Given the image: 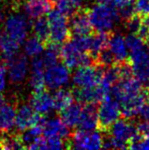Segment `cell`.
Returning <instances> with one entry per match:
<instances>
[{"mask_svg": "<svg viewBox=\"0 0 149 150\" xmlns=\"http://www.w3.org/2000/svg\"><path fill=\"white\" fill-rule=\"evenodd\" d=\"M121 116V108L118 101L108 97L102 102L98 108V125L97 128L101 133H105Z\"/></svg>", "mask_w": 149, "mask_h": 150, "instance_id": "277c9868", "label": "cell"}, {"mask_svg": "<svg viewBox=\"0 0 149 150\" xmlns=\"http://www.w3.org/2000/svg\"><path fill=\"white\" fill-rule=\"evenodd\" d=\"M43 135L46 138L57 137L63 140H69L72 133L70 128L66 125L59 118H52L49 121H46L43 125Z\"/></svg>", "mask_w": 149, "mask_h": 150, "instance_id": "2e32d148", "label": "cell"}, {"mask_svg": "<svg viewBox=\"0 0 149 150\" xmlns=\"http://www.w3.org/2000/svg\"><path fill=\"white\" fill-rule=\"evenodd\" d=\"M147 93L144 88L137 95L121 102V116L125 119H133L139 114L142 106L147 102Z\"/></svg>", "mask_w": 149, "mask_h": 150, "instance_id": "5bb4252c", "label": "cell"}, {"mask_svg": "<svg viewBox=\"0 0 149 150\" xmlns=\"http://www.w3.org/2000/svg\"><path fill=\"white\" fill-rule=\"evenodd\" d=\"M49 1L50 2V4H52V6H54L58 1H59V0H49Z\"/></svg>", "mask_w": 149, "mask_h": 150, "instance_id": "b9f144b4", "label": "cell"}, {"mask_svg": "<svg viewBox=\"0 0 149 150\" xmlns=\"http://www.w3.org/2000/svg\"><path fill=\"white\" fill-rule=\"evenodd\" d=\"M5 97H4L3 95H2V94L1 93H0V108H1V106H2V105L4 104V102H5Z\"/></svg>", "mask_w": 149, "mask_h": 150, "instance_id": "ab89813d", "label": "cell"}, {"mask_svg": "<svg viewBox=\"0 0 149 150\" xmlns=\"http://www.w3.org/2000/svg\"><path fill=\"white\" fill-rule=\"evenodd\" d=\"M44 70L39 69H31V73L30 76L29 84L33 91H39L45 88V78H44Z\"/></svg>", "mask_w": 149, "mask_h": 150, "instance_id": "f546056e", "label": "cell"}, {"mask_svg": "<svg viewBox=\"0 0 149 150\" xmlns=\"http://www.w3.org/2000/svg\"><path fill=\"white\" fill-rule=\"evenodd\" d=\"M6 71L7 67L4 63L0 62V93H1L6 86Z\"/></svg>", "mask_w": 149, "mask_h": 150, "instance_id": "8d00e7d4", "label": "cell"}, {"mask_svg": "<svg viewBox=\"0 0 149 150\" xmlns=\"http://www.w3.org/2000/svg\"><path fill=\"white\" fill-rule=\"evenodd\" d=\"M136 127H137V132H138L139 135H141L143 138H146V139H149V123H147L145 121L141 122V123H137Z\"/></svg>", "mask_w": 149, "mask_h": 150, "instance_id": "d590c367", "label": "cell"}, {"mask_svg": "<svg viewBox=\"0 0 149 150\" xmlns=\"http://www.w3.org/2000/svg\"><path fill=\"white\" fill-rule=\"evenodd\" d=\"M9 80L13 85L22 84L28 73V59L24 54H16L6 64Z\"/></svg>", "mask_w": 149, "mask_h": 150, "instance_id": "4fadbf2b", "label": "cell"}, {"mask_svg": "<svg viewBox=\"0 0 149 150\" xmlns=\"http://www.w3.org/2000/svg\"><path fill=\"white\" fill-rule=\"evenodd\" d=\"M49 25V41L63 44L71 38L68 17L63 14L57 9H52L48 13Z\"/></svg>", "mask_w": 149, "mask_h": 150, "instance_id": "7a4b0ae2", "label": "cell"}, {"mask_svg": "<svg viewBox=\"0 0 149 150\" xmlns=\"http://www.w3.org/2000/svg\"><path fill=\"white\" fill-rule=\"evenodd\" d=\"M124 41H125V45H126L127 49L130 51L138 50L143 47V41L142 39H140L136 34H133V33L128 34L127 36L124 38Z\"/></svg>", "mask_w": 149, "mask_h": 150, "instance_id": "836d02e7", "label": "cell"}, {"mask_svg": "<svg viewBox=\"0 0 149 150\" xmlns=\"http://www.w3.org/2000/svg\"><path fill=\"white\" fill-rule=\"evenodd\" d=\"M43 135V126L33 125L19 132L21 143L24 148H30L33 144L40 139Z\"/></svg>", "mask_w": 149, "mask_h": 150, "instance_id": "d4e9b609", "label": "cell"}, {"mask_svg": "<svg viewBox=\"0 0 149 150\" xmlns=\"http://www.w3.org/2000/svg\"><path fill=\"white\" fill-rule=\"evenodd\" d=\"M63 44L64 45L61 47L60 58L69 69L83 66L94 65L93 59L89 55V53L81 51L75 46L71 38L64 42Z\"/></svg>", "mask_w": 149, "mask_h": 150, "instance_id": "3957f363", "label": "cell"}, {"mask_svg": "<svg viewBox=\"0 0 149 150\" xmlns=\"http://www.w3.org/2000/svg\"><path fill=\"white\" fill-rule=\"evenodd\" d=\"M55 5L57 6V10L66 15V17H69L78 9V7L71 0H59Z\"/></svg>", "mask_w": 149, "mask_h": 150, "instance_id": "d6a6232c", "label": "cell"}, {"mask_svg": "<svg viewBox=\"0 0 149 150\" xmlns=\"http://www.w3.org/2000/svg\"><path fill=\"white\" fill-rule=\"evenodd\" d=\"M139 113L141 114V117H142V119L143 121L149 123V102L148 101L142 106Z\"/></svg>", "mask_w": 149, "mask_h": 150, "instance_id": "74e56055", "label": "cell"}, {"mask_svg": "<svg viewBox=\"0 0 149 150\" xmlns=\"http://www.w3.org/2000/svg\"><path fill=\"white\" fill-rule=\"evenodd\" d=\"M30 23L26 15L16 13L10 15L5 21L4 30L18 43L22 44L26 40L30 30Z\"/></svg>", "mask_w": 149, "mask_h": 150, "instance_id": "8992f818", "label": "cell"}, {"mask_svg": "<svg viewBox=\"0 0 149 150\" xmlns=\"http://www.w3.org/2000/svg\"><path fill=\"white\" fill-rule=\"evenodd\" d=\"M111 33L112 31H97L96 33H93L91 34L88 53L93 59V62H95V59L100 51L109 46Z\"/></svg>", "mask_w": 149, "mask_h": 150, "instance_id": "7402d4cb", "label": "cell"}, {"mask_svg": "<svg viewBox=\"0 0 149 150\" xmlns=\"http://www.w3.org/2000/svg\"><path fill=\"white\" fill-rule=\"evenodd\" d=\"M30 105L37 113L45 115L53 109L52 96L45 88L34 91L30 98Z\"/></svg>", "mask_w": 149, "mask_h": 150, "instance_id": "ac0fdd59", "label": "cell"}, {"mask_svg": "<svg viewBox=\"0 0 149 150\" xmlns=\"http://www.w3.org/2000/svg\"><path fill=\"white\" fill-rule=\"evenodd\" d=\"M3 18H4V13H3V11H2V9H1V8H0V23L2 22Z\"/></svg>", "mask_w": 149, "mask_h": 150, "instance_id": "60d3db41", "label": "cell"}, {"mask_svg": "<svg viewBox=\"0 0 149 150\" xmlns=\"http://www.w3.org/2000/svg\"><path fill=\"white\" fill-rule=\"evenodd\" d=\"M120 81V66L119 62L115 63L109 67L105 68L102 73L100 82L104 85L111 88L113 85L117 84Z\"/></svg>", "mask_w": 149, "mask_h": 150, "instance_id": "4316f807", "label": "cell"}, {"mask_svg": "<svg viewBox=\"0 0 149 150\" xmlns=\"http://www.w3.org/2000/svg\"><path fill=\"white\" fill-rule=\"evenodd\" d=\"M105 133L117 140L124 142L127 144L138 134L136 124L133 122V119H125V118L117 120L110 125Z\"/></svg>", "mask_w": 149, "mask_h": 150, "instance_id": "7c38bea8", "label": "cell"}, {"mask_svg": "<svg viewBox=\"0 0 149 150\" xmlns=\"http://www.w3.org/2000/svg\"><path fill=\"white\" fill-rule=\"evenodd\" d=\"M88 16L93 30L97 31H111L115 22L120 19L116 8L105 3L88 9Z\"/></svg>", "mask_w": 149, "mask_h": 150, "instance_id": "6da1fadb", "label": "cell"}, {"mask_svg": "<svg viewBox=\"0 0 149 150\" xmlns=\"http://www.w3.org/2000/svg\"><path fill=\"white\" fill-rule=\"evenodd\" d=\"M124 28L127 31L133 34H137L141 28V25H142V16L138 13H134L131 17H129L125 21H124Z\"/></svg>", "mask_w": 149, "mask_h": 150, "instance_id": "1f68e13d", "label": "cell"}, {"mask_svg": "<svg viewBox=\"0 0 149 150\" xmlns=\"http://www.w3.org/2000/svg\"><path fill=\"white\" fill-rule=\"evenodd\" d=\"M52 96L53 103V109L57 110L58 112L71 104L74 99L71 90L63 88H57L54 91L53 95Z\"/></svg>", "mask_w": 149, "mask_h": 150, "instance_id": "cb8c5ba5", "label": "cell"}, {"mask_svg": "<svg viewBox=\"0 0 149 150\" xmlns=\"http://www.w3.org/2000/svg\"><path fill=\"white\" fill-rule=\"evenodd\" d=\"M117 11H118V15L121 20L125 21L129 17H131L134 13H136L135 1L126 0V1L121 4L118 9H117Z\"/></svg>", "mask_w": 149, "mask_h": 150, "instance_id": "4dcf8cb0", "label": "cell"}, {"mask_svg": "<svg viewBox=\"0 0 149 150\" xmlns=\"http://www.w3.org/2000/svg\"><path fill=\"white\" fill-rule=\"evenodd\" d=\"M20 45V43H18L5 30L0 33V52L2 54V62L4 64L6 65L17 54Z\"/></svg>", "mask_w": 149, "mask_h": 150, "instance_id": "d6986e66", "label": "cell"}, {"mask_svg": "<svg viewBox=\"0 0 149 150\" xmlns=\"http://www.w3.org/2000/svg\"><path fill=\"white\" fill-rule=\"evenodd\" d=\"M135 11L141 16L149 14V0H135Z\"/></svg>", "mask_w": 149, "mask_h": 150, "instance_id": "e575fe53", "label": "cell"}, {"mask_svg": "<svg viewBox=\"0 0 149 150\" xmlns=\"http://www.w3.org/2000/svg\"><path fill=\"white\" fill-rule=\"evenodd\" d=\"M25 0H13V4H11V5H13V9L14 10V11H17L18 10V8L20 7V5L21 4L24 2Z\"/></svg>", "mask_w": 149, "mask_h": 150, "instance_id": "f35d334b", "label": "cell"}, {"mask_svg": "<svg viewBox=\"0 0 149 150\" xmlns=\"http://www.w3.org/2000/svg\"><path fill=\"white\" fill-rule=\"evenodd\" d=\"M45 86L49 89L63 88L69 80V69L65 64H54L46 69L44 73Z\"/></svg>", "mask_w": 149, "mask_h": 150, "instance_id": "8fae6325", "label": "cell"}, {"mask_svg": "<svg viewBox=\"0 0 149 150\" xmlns=\"http://www.w3.org/2000/svg\"><path fill=\"white\" fill-rule=\"evenodd\" d=\"M95 1H97L98 3H107V0H95Z\"/></svg>", "mask_w": 149, "mask_h": 150, "instance_id": "7bdbcfd3", "label": "cell"}, {"mask_svg": "<svg viewBox=\"0 0 149 150\" xmlns=\"http://www.w3.org/2000/svg\"><path fill=\"white\" fill-rule=\"evenodd\" d=\"M71 148L76 149H100L103 145V135L101 131H85L79 129L70 137Z\"/></svg>", "mask_w": 149, "mask_h": 150, "instance_id": "52a82bcc", "label": "cell"}, {"mask_svg": "<svg viewBox=\"0 0 149 150\" xmlns=\"http://www.w3.org/2000/svg\"><path fill=\"white\" fill-rule=\"evenodd\" d=\"M17 102L11 99L4 102L0 108V132H11L15 124Z\"/></svg>", "mask_w": 149, "mask_h": 150, "instance_id": "9a60e30c", "label": "cell"}, {"mask_svg": "<svg viewBox=\"0 0 149 150\" xmlns=\"http://www.w3.org/2000/svg\"><path fill=\"white\" fill-rule=\"evenodd\" d=\"M31 28L34 36H36L45 45L49 41V25L47 17L40 16L36 18L34 23L31 25Z\"/></svg>", "mask_w": 149, "mask_h": 150, "instance_id": "484cf974", "label": "cell"}, {"mask_svg": "<svg viewBox=\"0 0 149 150\" xmlns=\"http://www.w3.org/2000/svg\"><path fill=\"white\" fill-rule=\"evenodd\" d=\"M145 90H146V93H147V100H148V102H149V89H146V88H145Z\"/></svg>", "mask_w": 149, "mask_h": 150, "instance_id": "f6af8a7d", "label": "cell"}, {"mask_svg": "<svg viewBox=\"0 0 149 150\" xmlns=\"http://www.w3.org/2000/svg\"><path fill=\"white\" fill-rule=\"evenodd\" d=\"M52 9L49 0H27L24 3L26 15L30 19H36L43 16Z\"/></svg>", "mask_w": 149, "mask_h": 150, "instance_id": "44dd1931", "label": "cell"}, {"mask_svg": "<svg viewBox=\"0 0 149 150\" xmlns=\"http://www.w3.org/2000/svg\"><path fill=\"white\" fill-rule=\"evenodd\" d=\"M128 60L131 63L134 76L141 83H145L149 78V50L144 47L132 50Z\"/></svg>", "mask_w": 149, "mask_h": 150, "instance_id": "30bf717a", "label": "cell"}, {"mask_svg": "<svg viewBox=\"0 0 149 150\" xmlns=\"http://www.w3.org/2000/svg\"><path fill=\"white\" fill-rule=\"evenodd\" d=\"M117 63L114 54L112 53L111 50L109 49V46L105 48L104 50H102L99 54L97 55V57L94 62V65L102 67V68H107L113 64Z\"/></svg>", "mask_w": 149, "mask_h": 150, "instance_id": "f1b7e54d", "label": "cell"}, {"mask_svg": "<svg viewBox=\"0 0 149 150\" xmlns=\"http://www.w3.org/2000/svg\"><path fill=\"white\" fill-rule=\"evenodd\" d=\"M68 27L71 35H90L92 34L93 28L89 21L88 8L80 7L68 17Z\"/></svg>", "mask_w": 149, "mask_h": 150, "instance_id": "9c48e42d", "label": "cell"}, {"mask_svg": "<svg viewBox=\"0 0 149 150\" xmlns=\"http://www.w3.org/2000/svg\"><path fill=\"white\" fill-rule=\"evenodd\" d=\"M109 49L114 54L117 62H124L128 60L129 55L127 53V47L125 45L124 36L118 33H111L109 40Z\"/></svg>", "mask_w": 149, "mask_h": 150, "instance_id": "603a6c76", "label": "cell"}, {"mask_svg": "<svg viewBox=\"0 0 149 150\" xmlns=\"http://www.w3.org/2000/svg\"><path fill=\"white\" fill-rule=\"evenodd\" d=\"M145 83H146V86H145V88H146V89H149V78L147 79V81H146Z\"/></svg>", "mask_w": 149, "mask_h": 150, "instance_id": "ee69618b", "label": "cell"}, {"mask_svg": "<svg viewBox=\"0 0 149 150\" xmlns=\"http://www.w3.org/2000/svg\"><path fill=\"white\" fill-rule=\"evenodd\" d=\"M104 69L105 68L96 65L79 67L73 73V86L84 88V86H93L99 84Z\"/></svg>", "mask_w": 149, "mask_h": 150, "instance_id": "ba28073f", "label": "cell"}, {"mask_svg": "<svg viewBox=\"0 0 149 150\" xmlns=\"http://www.w3.org/2000/svg\"><path fill=\"white\" fill-rule=\"evenodd\" d=\"M45 50V44L40 41L36 36L30 37L27 39L24 46L25 54L29 57H34L41 54Z\"/></svg>", "mask_w": 149, "mask_h": 150, "instance_id": "83f0119b", "label": "cell"}, {"mask_svg": "<svg viewBox=\"0 0 149 150\" xmlns=\"http://www.w3.org/2000/svg\"><path fill=\"white\" fill-rule=\"evenodd\" d=\"M98 108L96 103H88L82 108V114L79 121V129L91 131L98 125Z\"/></svg>", "mask_w": 149, "mask_h": 150, "instance_id": "e0dca14e", "label": "cell"}, {"mask_svg": "<svg viewBox=\"0 0 149 150\" xmlns=\"http://www.w3.org/2000/svg\"><path fill=\"white\" fill-rule=\"evenodd\" d=\"M45 122L46 117L43 114L37 113L30 105L23 104L17 106L14 125L18 132H21L33 125L43 126Z\"/></svg>", "mask_w": 149, "mask_h": 150, "instance_id": "5b68a950", "label": "cell"}, {"mask_svg": "<svg viewBox=\"0 0 149 150\" xmlns=\"http://www.w3.org/2000/svg\"><path fill=\"white\" fill-rule=\"evenodd\" d=\"M82 104L80 103H71L66 108L59 111L60 119L69 128H75L79 124L82 114Z\"/></svg>", "mask_w": 149, "mask_h": 150, "instance_id": "ffe728a7", "label": "cell"}]
</instances>
